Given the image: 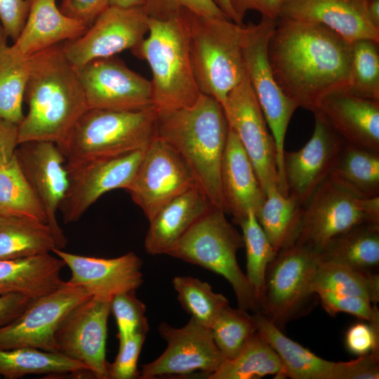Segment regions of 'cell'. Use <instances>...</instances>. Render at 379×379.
Masks as SVG:
<instances>
[{
	"instance_id": "7dc6e473",
	"label": "cell",
	"mask_w": 379,
	"mask_h": 379,
	"mask_svg": "<svg viewBox=\"0 0 379 379\" xmlns=\"http://www.w3.org/2000/svg\"><path fill=\"white\" fill-rule=\"evenodd\" d=\"M345 345L349 352L358 356L379 351V324L352 325L345 334Z\"/></svg>"
},
{
	"instance_id": "1f68e13d",
	"label": "cell",
	"mask_w": 379,
	"mask_h": 379,
	"mask_svg": "<svg viewBox=\"0 0 379 379\" xmlns=\"http://www.w3.org/2000/svg\"><path fill=\"white\" fill-rule=\"evenodd\" d=\"M322 260L373 272L379 265V222H366L331 239L318 253Z\"/></svg>"
},
{
	"instance_id": "d590c367",
	"label": "cell",
	"mask_w": 379,
	"mask_h": 379,
	"mask_svg": "<svg viewBox=\"0 0 379 379\" xmlns=\"http://www.w3.org/2000/svg\"><path fill=\"white\" fill-rule=\"evenodd\" d=\"M30 71V57L11 46L0 52V119L19 125L24 119L25 92Z\"/></svg>"
},
{
	"instance_id": "30bf717a",
	"label": "cell",
	"mask_w": 379,
	"mask_h": 379,
	"mask_svg": "<svg viewBox=\"0 0 379 379\" xmlns=\"http://www.w3.org/2000/svg\"><path fill=\"white\" fill-rule=\"evenodd\" d=\"M366 222H379V197L359 198L326 179L304 206L296 243L319 253L331 239Z\"/></svg>"
},
{
	"instance_id": "db71d44e",
	"label": "cell",
	"mask_w": 379,
	"mask_h": 379,
	"mask_svg": "<svg viewBox=\"0 0 379 379\" xmlns=\"http://www.w3.org/2000/svg\"><path fill=\"white\" fill-rule=\"evenodd\" d=\"M367 11L372 24L379 29V0H367Z\"/></svg>"
},
{
	"instance_id": "ee69618b",
	"label": "cell",
	"mask_w": 379,
	"mask_h": 379,
	"mask_svg": "<svg viewBox=\"0 0 379 379\" xmlns=\"http://www.w3.org/2000/svg\"><path fill=\"white\" fill-rule=\"evenodd\" d=\"M143 7L149 18L157 20L172 18L182 9L201 15L227 18L213 0H144Z\"/></svg>"
},
{
	"instance_id": "e0dca14e",
	"label": "cell",
	"mask_w": 379,
	"mask_h": 379,
	"mask_svg": "<svg viewBox=\"0 0 379 379\" xmlns=\"http://www.w3.org/2000/svg\"><path fill=\"white\" fill-rule=\"evenodd\" d=\"M88 109L140 110L152 106L151 81L116 56L77 69Z\"/></svg>"
},
{
	"instance_id": "836d02e7",
	"label": "cell",
	"mask_w": 379,
	"mask_h": 379,
	"mask_svg": "<svg viewBox=\"0 0 379 379\" xmlns=\"http://www.w3.org/2000/svg\"><path fill=\"white\" fill-rule=\"evenodd\" d=\"M311 289L316 295L321 291H329L361 297L377 304L379 301V275L340 262L319 259Z\"/></svg>"
},
{
	"instance_id": "6da1fadb",
	"label": "cell",
	"mask_w": 379,
	"mask_h": 379,
	"mask_svg": "<svg viewBox=\"0 0 379 379\" xmlns=\"http://www.w3.org/2000/svg\"><path fill=\"white\" fill-rule=\"evenodd\" d=\"M267 57L282 91L312 113L328 95L349 89L352 43L324 25L278 18Z\"/></svg>"
},
{
	"instance_id": "f546056e",
	"label": "cell",
	"mask_w": 379,
	"mask_h": 379,
	"mask_svg": "<svg viewBox=\"0 0 379 379\" xmlns=\"http://www.w3.org/2000/svg\"><path fill=\"white\" fill-rule=\"evenodd\" d=\"M87 366L60 352L32 347L0 348V375L16 379L29 374L91 376Z\"/></svg>"
},
{
	"instance_id": "7c38bea8",
	"label": "cell",
	"mask_w": 379,
	"mask_h": 379,
	"mask_svg": "<svg viewBox=\"0 0 379 379\" xmlns=\"http://www.w3.org/2000/svg\"><path fill=\"white\" fill-rule=\"evenodd\" d=\"M143 6L124 8L109 6L79 37L62 43L69 62L79 69L88 62L136 50L149 30Z\"/></svg>"
},
{
	"instance_id": "4dcf8cb0",
	"label": "cell",
	"mask_w": 379,
	"mask_h": 379,
	"mask_svg": "<svg viewBox=\"0 0 379 379\" xmlns=\"http://www.w3.org/2000/svg\"><path fill=\"white\" fill-rule=\"evenodd\" d=\"M58 248L49 225L21 216L0 215V260L27 258Z\"/></svg>"
},
{
	"instance_id": "8d00e7d4",
	"label": "cell",
	"mask_w": 379,
	"mask_h": 379,
	"mask_svg": "<svg viewBox=\"0 0 379 379\" xmlns=\"http://www.w3.org/2000/svg\"><path fill=\"white\" fill-rule=\"evenodd\" d=\"M0 215L27 217L47 223L44 207L15 156L0 166Z\"/></svg>"
},
{
	"instance_id": "f1b7e54d",
	"label": "cell",
	"mask_w": 379,
	"mask_h": 379,
	"mask_svg": "<svg viewBox=\"0 0 379 379\" xmlns=\"http://www.w3.org/2000/svg\"><path fill=\"white\" fill-rule=\"evenodd\" d=\"M327 180L359 198L379 197V152L346 143Z\"/></svg>"
},
{
	"instance_id": "9f6ffc18",
	"label": "cell",
	"mask_w": 379,
	"mask_h": 379,
	"mask_svg": "<svg viewBox=\"0 0 379 379\" xmlns=\"http://www.w3.org/2000/svg\"><path fill=\"white\" fill-rule=\"evenodd\" d=\"M144 0H110L109 6L124 8L143 6Z\"/></svg>"
},
{
	"instance_id": "ab89813d",
	"label": "cell",
	"mask_w": 379,
	"mask_h": 379,
	"mask_svg": "<svg viewBox=\"0 0 379 379\" xmlns=\"http://www.w3.org/2000/svg\"><path fill=\"white\" fill-rule=\"evenodd\" d=\"M213 339L225 359H233L257 331L252 314L241 308L225 307L210 326Z\"/></svg>"
},
{
	"instance_id": "7a4b0ae2",
	"label": "cell",
	"mask_w": 379,
	"mask_h": 379,
	"mask_svg": "<svg viewBox=\"0 0 379 379\" xmlns=\"http://www.w3.org/2000/svg\"><path fill=\"white\" fill-rule=\"evenodd\" d=\"M24 102L28 110L18 125L19 144H61L88 109L77 69L65 55L62 43L30 56Z\"/></svg>"
},
{
	"instance_id": "603a6c76",
	"label": "cell",
	"mask_w": 379,
	"mask_h": 379,
	"mask_svg": "<svg viewBox=\"0 0 379 379\" xmlns=\"http://www.w3.org/2000/svg\"><path fill=\"white\" fill-rule=\"evenodd\" d=\"M220 185L225 213L237 224L249 211L257 216L266 194L237 135L229 133L220 166Z\"/></svg>"
},
{
	"instance_id": "d6986e66",
	"label": "cell",
	"mask_w": 379,
	"mask_h": 379,
	"mask_svg": "<svg viewBox=\"0 0 379 379\" xmlns=\"http://www.w3.org/2000/svg\"><path fill=\"white\" fill-rule=\"evenodd\" d=\"M14 156L44 207L58 248L62 249L67 239L57 220V212L68 186L66 160L62 152L55 142L34 140L20 143Z\"/></svg>"
},
{
	"instance_id": "4fadbf2b",
	"label": "cell",
	"mask_w": 379,
	"mask_h": 379,
	"mask_svg": "<svg viewBox=\"0 0 379 379\" xmlns=\"http://www.w3.org/2000/svg\"><path fill=\"white\" fill-rule=\"evenodd\" d=\"M145 149L67 166L68 186L60 205L65 224L78 221L101 196L130 187Z\"/></svg>"
},
{
	"instance_id": "11a10c76",
	"label": "cell",
	"mask_w": 379,
	"mask_h": 379,
	"mask_svg": "<svg viewBox=\"0 0 379 379\" xmlns=\"http://www.w3.org/2000/svg\"><path fill=\"white\" fill-rule=\"evenodd\" d=\"M215 5L230 20L236 23V17L231 6L230 0H213Z\"/></svg>"
},
{
	"instance_id": "d4e9b609",
	"label": "cell",
	"mask_w": 379,
	"mask_h": 379,
	"mask_svg": "<svg viewBox=\"0 0 379 379\" xmlns=\"http://www.w3.org/2000/svg\"><path fill=\"white\" fill-rule=\"evenodd\" d=\"M25 25L11 48L24 57L74 39L88 28L81 21L62 13L56 0H27Z\"/></svg>"
},
{
	"instance_id": "d6a6232c",
	"label": "cell",
	"mask_w": 379,
	"mask_h": 379,
	"mask_svg": "<svg viewBox=\"0 0 379 379\" xmlns=\"http://www.w3.org/2000/svg\"><path fill=\"white\" fill-rule=\"evenodd\" d=\"M303 211L304 206L292 194L284 195L278 189L266 194L256 217L277 253L296 243Z\"/></svg>"
},
{
	"instance_id": "ffe728a7",
	"label": "cell",
	"mask_w": 379,
	"mask_h": 379,
	"mask_svg": "<svg viewBox=\"0 0 379 379\" xmlns=\"http://www.w3.org/2000/svg\"><path fill=\"white\" fill-rule=\"evenodd\" d=\"M313 114L314 128L310 139L300 149L285 150L284 153V171L288 192L304 206L328 178L346 144L319 111Z\"/></svg>"
},
{
	"instance_id": "681fc988",
	"label": "cell",
	"mask_w": 379,
	"mask_h": 379,
	"mask_svg": "<svg viewBox=\"0 0 379 379\" xmlns=\"http://www.w3.org/2000/svg\"><path fill=\"white\" fill-rule=\"evenodd\" d=\"M110 0H62L59 7L65 15L77 19L89 27L109 6Z\"/></svg>"
},
{
	"instance_id": "f6af8a7d",
	"label": "cell",
	"mask_w": 379,
	"mask_h": 379,
	"mask_svg": "<svg viewBox=\"0 0 379 379\" xmlns=\"http://www.w3.org/2000/svg\"><path fill=\"white\" fill-rule=\"evenodd\" d=\"M145 338L146 333L138 332L119 343L115 360L108 364V379L140 378L137 365Z\"/></svg>"
},
{
	"instance_id": "44dd1931",
	"label": "cell",
	"mask_w": 379,
	"mask_h": 379,
	"mask_svg": "<svg viewBox=\"0 0 379 379\" xmlns=\"http://www.w3.org/2000/svg\"><path fill=\"white\" fill-rule=\"evenodd\" d=\"M52 253L69 268L67 281L96 298L111 300L119 293L135 291L143 282L142 262L133 252L113 258L84 256L58 248Z\"/></svg>"
},
{
	"instance_id": "277c9868",
	"label": "cell",
	"mask_w": 379,
	"mask_h": 379,
	"mask_svg": "<svg viewBox=\"0 0 379 379\" xmlns=\"http://www.w3.org/2000/svg\"><path fill=\"white\" fill-rule=\"evenodd\" d=\"M191 62L198 88L221 105L246 76L243 58L244 25L227 18L182 9Z\"/></svg>"
},
{
	"instance_id": "83f0119b",
	"label": "cell",
	"mask_w": 379,
	"mask_h": 379,
	"mask_svg": "<svg viewBox=\"0 0 379 379\" xmlns=\"http://www.w3.org/2000/svg\"><path fill=\"white\" fill-rule=\"evenodd\" d=\"M252 315L257 331L278 355L284 368V378L330 379L334 361L317 356L288 338L261 312H253Z\"/></svg>"
},
{
	"instance_id": "f907efd6",
	"label": "cell",
	"mask_w": 379,
	"mask_h": 379,
	"mask_svg": "<svg viewBox=\"0 0 379 379\" xmlns=\"http://www.w3.org/2000/svg\"><path fill=\"white\" fill-rule=\"evenodd\" d=\"M230 2L236 17V23L243 25V20L249 11H258L264 18L277 20L282 0H230Z\"/></svg>"
},
{
	"instance_id": "b9f144b4",
	"label": "cell",
	"mask_w": 379,
	"mask_h": 379,
	"mask_svg": "<svg viewBox=\"0 0 379 379\" xmlns=\"http://www.w3.org/2000/svg\"><path fill=\"white\" fill-rule=\"evenodd\" d=\"M110 310L118 327L117 337L122 343L135 333H147L145 305L136 298L135 291L119 293L110 301Z\"/></svg>"
},
{
	"instance_id": "3957f363",
	"label": "cell",
	"mask_w": 379,
	"mask_h": 379,
	"mask_svg": "<svg viewBox=\"0 0 379 379\" xmlns=\"http://www.w3.org/2000/svg\"><path fill=\"white\" fill-rule=\"evenodd\" d=\"M228 133L222 105L205 94L190 106L157 113L155 135L180 154L211 204L225 212L220 166Z\"/></svg>"
},
{
	"instance_id": "bcb514c9",
	"label": "cell",
	"mask_w": 379,
	"mask_h": 379,
	"mask_svg": "<svg viewBox=\"0 0 379 379\" xmlns=\"http://www.w3.org/2000/svg\"><path fill=\"white\" fill-rule=\"evenodd\" d=\"M379 351L349 361L334 362L330 379H378Z\"/></svg>"
},
{
	"instance_id": "e575fe53",
	"label": "cell",
	"mask_w": 379,
	"mask_h": 379,
	"mask_svg": "<svg viewBox=\"0 0 379 379\" xmlns=\"http://www.w3.org/2000/svg\"><path fill=\"white\" fill-rule=\"evenodd\" d=\"M269 375L284 378V368L275 351L256 331L233 359H225L207 378L252 379Z\"/></svg>"
},
{
	"instance_id": "f5cc1de1",
	"label": "cell",
	"mask_w": 379,
	"mask_h": 379,
	"mask_svg": "<svg viewBox=\"0 0 379 379\" xmlns=\"http://www.w3.org/2000/svg\"><path fill=\"white\" fill-rule=\"evenodd\" d=\"M18 145V125L0 119V166L14 157Z\"/></svg>"
},
{
	"instance_id": "ba28073f",
	"label": "cell",
	"mask_w": 379,
	"mask_h": 379,
	"mask_svg": "<svg viewBox=\"0 0 379 379\" xmlns=\"http://www.w3.org/2000/svg\"><path fill=\"white\" fill-rule=\"evenodd\" d=\"M277 20L262 17L244 27L243 58L246 73L274 138L277 152L279 190L288 194L284 171V143L289 122L298 107L278 85L267 57L269 39Z\"/></svg>"
},
{
	"instance_id": "7402d4cb",
	"label": "cell",
	"mask_w": 379,
	"mask_h": 379,
	"mask_svg": "<svg viewBox=\"0 0 379 379\" xmlns=\"http://www.w3.org/2000/svg\"><path fill=\"white\" fill-rule=\"evenodd\" d=\"M279 18L324 25L350 43L364 39L379 42L367 0H282Z\"/></svg>"
},
{
	"instance_id": "2e32d148",
	"label": "cell",
	"mask_w": 379,
	"mask_h": 379,
	"mask_svg": "<svg viewBox=\"0 0 379 379\" xmlns=\"http://www.w3.org/2000/svg\"><path fill=\"white\" fill-rule=\"evenodd\" d=\"M159 332L167 346L159 357L142 366L140 378L185 375L198 371L209 376L225 360L210 328L191 318L186 325L178 328L161 323Z\"/></svg>"
},
{
	"instance_id": "484cf974",
	"label": "cell",
	"mask_w": 379,
	"mask_h": 379,
	"mask_svg": "<svg viewBox=\"0 0 379 379\" xmlns=\"http://www.w3.org/2000/svg\"><path fill=\"white\" fill-rule=\"evenodd\" d=\"M211 205L197 184L171 199L149 221L144 242L146 252L153 255H166Z\"/></svg>"
},
{
	"instance_id": "5b68a950",
	"label": "cell",
	"mask_w": 379,
	"mask_h": 379,
	"mask_svg": "<svg viewBox=\"0 0 379 379\" xmlns=\"http://www.w3.org/2000/svg\"><path fill=\"white\" fill-rule=\"evenodd\" d=\"M148 33L132 53L152 74V106L157 113L193 105L201 92L191 62L186 28L179 13L168 20L149 17Z\"/></svg>"
},
{
	"instance_id": "8992f818",
	"label": "cell",
	"mask_w": 379,
	"mask_h": 379,
	"mask_svg": "<svg viewBox=\"0 0 379 379\" xmlns=\"http://www.w3.org/2000/svg\"><path fill=\"white\" fill-rule=\"evenodd\" d=\"M153 106L133 111L87 109L60 145L66 165L145 149L155 135Z\"/></svg>"
},
{
	"instance_id": "9c48e42d",
	"label": "cell",
	"mask_w": 379,
	"mask_h": 379,
	"mask_svg": "<svg viewBox=\"0 0 379 379\" xmlns=\"http://www.w3.org/2000/svg\"><path fill=\"white\" fill-rule=\"evenodd\" d=\"M319 260L317 253L295 243L279 251L267 266L259 312L281 330L315 303L311 283Z\"/></svg>"
},
{
	"instance_id": "9a60e30c",
	"label": "cell",
	"mask_w": 379,
	"mask_h": 379,
	"mask_svg": "<svg viewBox=\"0 0 379 379\" xmlns=\"http://www.w3.org/2000/svg\"><path fill=\"white\" fill-rule=\"evenodd\" d=\"M196 184L180 154L155 135L145 149L127 191L149 221L165 204Z\"/></svg>"
},
{
	"instance_id": "6f0895ef",
	"label": "cell",
	"mask_w": 379,
	"mask_h": 379,
	"mask_svg": "<svg viewBox=\"0 0 379 379\" xmlns=\"http://www.w3.org/2000/svg\"><path fill=\"white\" fill-rule=\"evenodd\" d=\"M8 38V36L0 21V52L8 46L7 44Z\"/></svg>"
},
{
	"instance_id": "cb8c5ba5",
	"label": "cell",
	"mask_w": 379,
	"mask_h": 379,
	"mask_svg": "<svg viewBox=\"0 0 379 379\" xmlns=\"http://www.w3.org/2000/svg\"><path fill=\"white\" fill-rule=\"evenodd\" d=\"M317 111L347 144L379 152V101L340 92L326 97Z\"/></svg>"
},
{
	"instance_id": "8fae6325",
	"label": "cell",
	"mask_w": 379,
	"mask_h": 379,
	"mask_svg": "<svg viewBox=\"0 0 379 379\" xmlns=\"http://www.w3.org/2000/svg\"><path fill=\"white\" fill-rule=\"evenodd\" d=\"M229 128L248 154L265 194L279 190L277 152L246 73L222 104Z\"/></svg>"
},
{
	"instance_id": "f35d334b",
	"label": "cell",
	"mask_w": 379,
	"mask_h": 379,
	"mask_svg": "<svg viewBox=\"0 0 379 379\" xmlns=\"http://www.w3.org/2000/svg\"><path fill=\"white\" fill-rule=\"evenodd\" d=\"M173 285L182 308L199 324L210 328L219 313L227 305L228 300L213 291L211 285L197 278L178 276Z\"/></svg>"
},
{
	"instance_id": "816d5d0a",
	"label": "cell",
	"mask_w": 379,
	"mask_h": 379,
	"mask_svg": "<svg viewBox=\"0 0 379 379\" xmlns=\"http://www.w3.org/2000/svg\"><path fill=\"white\" fill-rule=\"evenodd\" d=\"M32 300L20 294L0 295V328L19 317Z\"/></svg>"
},
{
	"instance_id": "5bb4252c",
	"label": "cell",
	"mask_w": 379,
	"mask_h": 379,
	"mask_svg": "<svg viewBox=\"0 0 379 379\" xmlns=\"http://www.w3.org/2000/svg\"><path fill=\"white\" fill-rule=\"evenodd\" d=\"M91 296L84 288L63 281L55 290L32 300L19 317L0 328V348L58 352L55 333L59 326L74 307Z\"/></svg>"
},
{
	"instance_id": "52a82bcc",
	"label": "cell",
	"mask_w": 379,
	"mask_h": 379,
	"mask_svg": "<svg viewBox=\"0 0 379 379\" xmlns=\"http://www.w3.org/2000/svg\"><path fill=\"white\" fill-rule=\"evenodd\" d=\"M225 213L211 205L166 255L223 277L232 286L239 308L259 312L254 293L237 260L238 251L244 247L242 234L229 222Z\"/></svg>"
},
{
	"instance_id": "4316f807",
	"label": "cell",
	"mask_w": 379,
	"mask_h": 379,
	"mask_svg": "<svg viewBox=\"0 0 379 379\" xmlns=\"http://www.w3.org/2000/svg\"><path fill=\"white\" fill-rule=\"evenodd\" d=\"M65 266L50 253L0 260V295L20 294L31 299L44 295L62 283L60 272Z\"/></svg>"
},
{
	"instance_id": "60d3db41",
	"label": "cell",
	"mask_w": 379,
	"mask_h": 379,
	"mask_svg": "<svg viewBox=\"0 0 379 379\" xmlns=\"http://www.w3.org/2000/svg\"><path fill=\"white\" fill-rule=\"evenodd\" d=\"M378 44L366 39L352 43L350 85L346 93L379 101Z\"/></svg>"
},
{
	"instance_id": "ac0fdd59",
	"label": "cell",
	"mask_w": 379,
	"mask_h": 379,
	"mask_svg": "<svg viewBox=\"0 0 379 379\" xmlns=\"http://www.w3.org/2000/svg\"><path fill=\"white\" fill-rule=\"evenodd\" d=\"M110 301L90 297L66 315L55 333L58 352L87 366L98 379H108L106 340Z\"/></svg>"
},
{
	"instance_id": "c3c4849f",
	"label": "cell",
	"mask_w": 379,
	"mask_h": 379,
	"mask_svg": "<svg viewBox=\"0 0 379 379\" xmlns=\"http://www.w3.org/2000/svg\"><path fill=\"white\" fill-rule=\"evenodd\" d=\"M28 13L27 0H0V21L13 42L21 32Z\"/></svg>"
},
{
	"instance_id": "74e56055",
	"label": "cell",
	"mask_w": 379,
	"mask_h": 379,
	"mask_svg": "<svg viewBox=\"0 0 379 379\" xmlns=\"http://www.w3.org/2000/svg\"><path fill=\"white\" fill-rule=\"evenodd\" d=\"M246 253V278L259 305L262 296L266 270L277 253L260 226L256 215L249 211L239 222Z\"/></svg>"
},
{
	"instance_id": "7bdbcfd3",
	"label": "cell",
	"mask_w": 379,
	"mask_h": 379,
	"mask_svg": "<svg viewBox=\"0 0 379 379\" xmlns=\"http://www.w3.org/2000/svg\"><path fill=\"white\" fill-rule=\"evenodd\" d=\"M317 295L324 310L330 316L345 312L370 324H379V310L376 304L366 299L329 291H321Z\"/></svg>"
}]
</instances>
